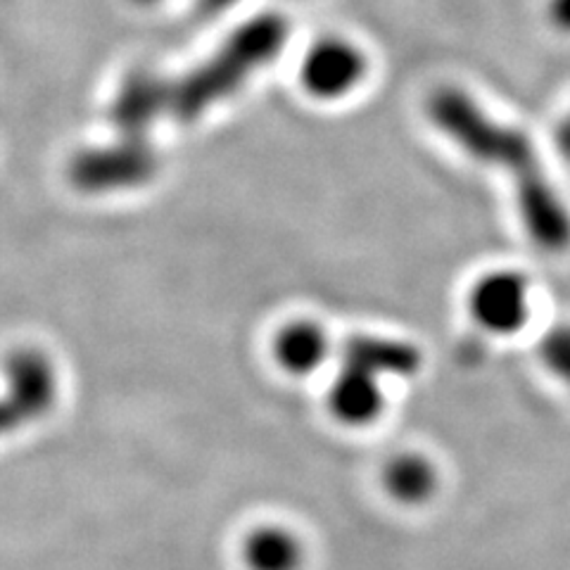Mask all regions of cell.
Wrapping results in <instances>:
<instances>
[{
    "instance_id": "1",
    "label": "cell",
    "mask_w": 570,
    "mask_h": 570,
    "mask_svg": "<svg viewBox=\"0 0 570 570\" xmlns=\"http://www.w3.org/2000/svg\"><path fill=\"white\" fill-rule=\"evenodd\" d=\"M428 115L471 157L504 167L515 178V200L530 240L547 253H563L570 245V212L544 176L530 138L490 119L471 96L450 86L433 94Z\"/></svg>"
},
{
    "instance_id": "2",
    "label": "cell",
    "mask_w": 570,
    "mask_h": 570,
    "mask_svg": "<svg viewBox=\"0 0 570 570\" xmlns=\"http://www.w3.org/2000/svg\"><path fill=\"white\" fill-rule=\"evenodd\" d=\"M288 39L278 14H259L181 81H169V117L195 121L205 110L234 96L253 71L269 62Z\"/></svg>"
},
{
    "instance_id": "3",
    "label": "cell",
    "mask_w": 570,
    "mask_h": 570,
    "mask_svg": "<svg viewBox=\"0 0 570 570\" xmlns=\"http://www.w3.org/2000/svg\"><path fill=\"white\" fill-rule=\"evenodd\" d=\"M60 400L58 366L39 347H17L6 356L0 387V440L27 431L52 414Z\"/></svg>"
},
{
    "instance_id": "4",
    "label": "cell",
    "mask_w": 570,
    "mask_h": 570,
    "mask_svg": "<svg viewBox=\"0 0 570 570\" xmlns=\"http://www.w3.org/2000/svg\"><path fill=\"white\" fill-rule=\"evenodd\" d=\"M157 171V155L146 138H121L112 146L79 150L69 159L67 176L81 193H112L148 184Z\"/></svg>"
},
{
    "instance_id": "5",
    "label": "cell",
    "mask_w": 570,
    "mask_h": 570,
    "mask_svg": "<svg viewBox=\"0 0 570 570\" xmlns=\"http://www.w3.org/2000/svg\"><path fill=\"white\" fill-rule=\"evenodd\" d=\"M480 326L497 335L521 331L528 321V281L519 272H494L480 278L469 297Z\"/></svg>"
},
{
    "instance_id": "6",
    "label": "cell",
    "mask_w": 570,
    "mask_h": 570,
    "mask_svg": "<svg viewBox=\"0 0 570 570\" xmlns=\"http://www.w3.org/2000/svg\"><path fill=\"white\" fill-rule=\"evenodd\" d=\"M366 60L343 39L318 41L302 62V83L314 98H343L364 79Z\"/></svg>"
},
{
    "instance_id": "7",
    "label": "cell",
    "mask_w": 570,
    "mask_h": 570,
    "mask_svg": "<svg viewBox=\"0 0 570 570\" xmlns=\"http://www.w3.org/2000/svg\"><path fill=\"white\" fill-rule=\"evenodd\" d=\"M169 112V81L150 71H134L112 100L110 119L121 138H146L153 124Z\"/></svg>"
},
{
    "instance_id": "8",
    "label": "cell",
    "mask_w": 570,
    "mask_h": 570,
    "mask_svg": "<svg viewBox=\"0 0 570 570\" xmlns=\"http://www.w3.org/2000/svg\"><path fill=\"white\" fill-rule=\"evenodd\" d=\"M328 406L333 416L345 425H368L383 412V387L379 376L345 364L335 379Z\"/></svg>"
},
{
    "instance_id": "9",
    "label": "cell",
    "mask_w": 570,
    "mask_h": 570,
    "mask_svg": "<svg viewBox=\"0 0 570 570\" xmlns=\"http://www.w3.org/2000/svg\"><path fill=\"white\" fill-rule=\"evenodd\" d=\"M345 364L373 373V376H412L421 366L416 347L387 337H352L345 347Z\"/></svg>"
},
{
    "instance_id": "10",
    "label": "cell",
    "mask_w": 570,
    "mask_h": 570,
    "mask_svg": "<svg viewBox=\"0 0 570 570\" xmlns=\"http://www.w3.org/2000/svg\"><path fill=\"white\" fill-rule=\"evenodd\" d=\"M243 559L249 570H299L305 549L291 530L262 525L245 538Z\"/></svg>"
},
{
    "instance_id": "11",
    "label": "cell",
    "mask_w": 570,
    "mask_h": 570,
    "mask_svg": "<svg viewBox=\"0 0 570 570\" xmlns=\"http://www.w3.org/2000/svg\"><path fill=\"white\" fill-rule=\"evenodd\" d=\"M387 494L400 504H425L438 490V473L431 461L421 454H397L383 471Z\"/></svg>"
},
{
    "instance_id": "12",
    "label": "cell",
    "mask_w": 570,
    "mask_h": 570,
    "mask_svg": "<svg viewBox=\"0 0 570 570\" xmlns=\"http://www.w3.org/2000/svg\"><path fill=\"white\" fill-rule=\"evenodd\" d=\"M274 352L278 364L302 376V373H312L321 362L326 360L328 341L326 333L321 331L312 321H295V324L285 326L274 343Z\"/></svg>"
},
{
    "instance_id": "13",
    "label": "cell",
    "mask_w": 570,
    "mask_h": 570,
    "mask_svg": "<svg viewBox=\"0 0 570 570\" xmlns=\"http://www.w3.org/2000/svg\"><path fill=\"white\" fill-rule=\"evenodd\" d=\"M542 362L570 390V326H559L544 335Z\"/></svg>"
},
{
    "instance_id": "14",
    "label": "cell",
    "mask_w": 570,
    "mask_h": 570,
    "mask_svg": "<svg viewBox=\"0 0 570 570\" xmlns=\"http://www.w3.org/2000/svg\"><path fill=\"white\" fill-rule=\"evenodd\" d=\"M549 14L559 29L570 31V0H551Z\"/></svg>"
},
{
    "instance_id": "15",
    "label": "cell",
    "mask_w": 570,
    "mask_h": 570,
    "mask_svg": "<svg viewBox=\"0 0 570 570\" xmlns=\"http://www.w3.org/2000/svg\"><path fill=\"white\" fill-rule=\"evenodd\" d=\"M557 146L566 159H570V115L559 124L557 129Z\"/></svg>"
},
{
    "instance_id": "16",
    "label": "cell",
    "mask_w": 570,
    "mask_h": 570,
    "mask_svg": "<svg viewBox=\"0 0 570 570\" xmlns=\"http://www.w3.org/2000/svg\"><path fill=\"white\" fill-rule=\"evenodd\" d=\"M234 3H236V0H198V8L205 14H214V12L226 10L228 6H234Z\"/></svg>"
},
{
    "instance_id": "17",
    "label": "cell",
    "mask_w": 570,
    "mask_h": 570,
    "mask_svg": "<svg viewBox=\"0 0 570 570\" xmlns=\"http://www.w3.org/2000/svg\"><path fill=\"white\" fill-rule=\"evenodd\" d=\"M134 3H140V6H150V3H157V0H134Z\"/></svg>"
}]
</instances>
